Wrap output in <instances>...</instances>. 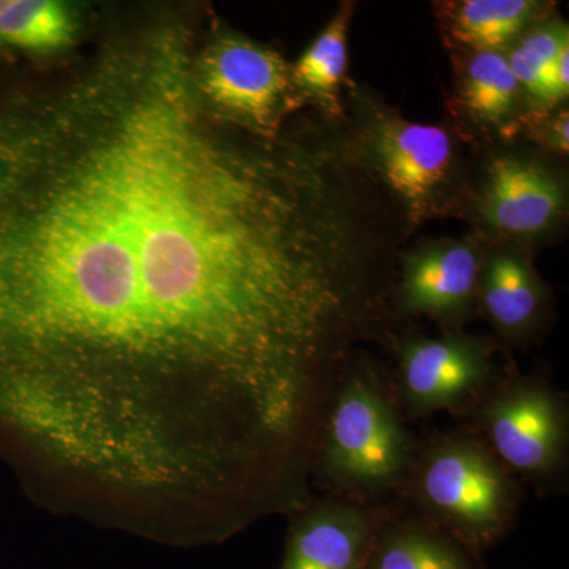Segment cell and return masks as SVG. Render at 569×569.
<instances>
[{"mask_svg":"<svg viewBox=\"0 0 569 569\" xmlns=\"http://www.w3.org/2000/svg\"><path fill=\"white\" fill-rule=\"evenodd\" d=\"M197 52L151 22L0 102V432L121 488L295 451L358 302L335 160L213 110Z\"/></svg>","mask_w":569,"mask_h":569,"instance_id":"1","label":"cell"},{"mask_svg":"<svg viewBox=\"0 0 569 569\" xmlns=\"http://www.w3.org/2000/svg\"><path fill=\"white\" fill-rule=\"evenodd\" d=\"M419 501L452 537L481 552L498 541L515 515V485L478 441L452 438L427 452L418 468Z\"/></svg>","mask_w":569,"mask_h":569,"instance_id":"2","label":"cell"},{"mask_svg":"<svg viewBox=\"0 0 569 569\" xmlns=\"http://www.w3.org/2000/svg\"><path fill=\"white\" fill-rule=\"evenodd\" d=\"M410 440L373 381L355 377L340 389L325 445V470L348 489L377 490L402 477Z\"/></svg>","mask_w":569,"mask_h":569,"instance_id":"3","label":"cell"},{"mask_svg":"<svg viewBox=\"0 0 569 569\" xmlns=\"http://www.w3.org/2000/svg\"><path fill=\"white\" fill-rule=\"evenodd\" d=\"M197 84L213 110L263 137L279 134L291 70L279 52L220 33L194 58Z\"/></svg>","mask_w":569,"mask_h":569,"instance_id":"4","label":"cell"},{"mask_svg":"<svg viewBox=\"0 0 569 569\" xmlns=\"http://www.w3.org/2000/svg\"><path fill=\"white\" fill-rule=\"evenodd\" d=\"M482 419L493 451L515 470L545 477L563 463L567 411L549 388L518 383L503 389L485 407Z\"/></svg>","mask_w":569,"mask_h":569,"instance_id":"5","label":"cell"},{"mask_svg":"<svg viewBox=\"0 0 569 569\" xmlns=\"http://www.w3.org/2000/svg\"><path fill=\"white\" fill-rule=\"evenodd\" d=\"M373 157L388 186L415 217L436 200L452 164L447 130L399 118H378L370 130Z\"/></svg>","mask_w":569,"mask_h":569,"instance_id":"6","label":"cell"},{"mask_svg":"<svg viewBox=\"0 0 569 569\" xmlns=\"http://www.w3.org/2000/svg\"><path fill=\"white\" fill-rule=\"evenodd\" d=\"M489 369L488 350L477 340H413L400 359L403 399L419 413L456 406L482 387Z\"/></svg>","mask_w":569,"mask_h":569,"instance_id":"7","label":"cell"},{"mask_svg":"<svg viewBox=\"0 0 569 569\" xmlns=\"http://www.w3.org/2000/svg\"><path fill=\"white\" fill-rule=\"evenodd\" d=\"M563 200L559 183L538 164L497 157L489 163L479 212L500 233L537 234L560 216Z\"/></svg>","mask_w":569,"mask_h":569,"instance_id":"8","label":"cell"},{"mask_svg":"<svg viewBox=\"0 0 569 569\" xmlns=\"http://www.w3.org/2000/svg\"><path fill=\"white\" fill-rule=\"evenodd\" d=\"M376 533L361 509L321 505L296 520L280 569H366Z\"/></svg>","mask_w":569,"mask_h":569,"instance_id":"9","label":"cell"},{"mask_svg":"<svg viewBox=\"0 0 569 569\" xmlns=\"http://www.w3.org/2000/svg\"><path fill=\"white\" fill-rule=\"evenodd\" d=\"M479 258L463 242L411 254L403 272V305L410 312L452 317L470 305L478 284Z\"/></svg>","mask_w":569,"mask_h":569,"instance_id":"10","label":"cell"},{"mask_svg":"<svg viewBox=\"0 0 569 569\" xmlns=\"http://www.w3.org/2000/svg\"><path fill=\"white\" fill-rule=\"evenodd\" d=\"M366 569H485L478 550L443 529L396 523L378 530Z\"/></svg>","mask_w":569,"mask_h":569,"instance_id":"11","label":"cell"},{"mask_svg":"<svg viewBox=\"0 0 569 569\" xmlns=\"http://www.w3.org/2000/svg\"><path fill=\"white\" fill-rule=\"evenodd\" d=\"M481 291L486 312L501 331L518 335L537 320L541 287L529 266L515 254L501 253L490 260Z\"/></svg>","mask_w":569,"mask_h":569,"instance_id":"12","label":"cell"},{"mask_svg":"<svg viewBox=\"0 0 569 569\" xmlns=\"http://www.w3.org/2000/svg\"><path fill=\"white\" fill-rule=\"evenodd\" d=\"M77 24L69 7L52 0H0V44L52 51L73 40Z\"/></svg>","mask_w":569,"mask_h":569,"instance_id":"13","label":"cell"},{"mask_svg":"<svg viewBox=\"0 0 569 569\" xmlns=\"http://www.w3.org/2000/svg\"><path fill=\"white\" fill-rule=\"evenodd\" d=\"M350 17L351 6H343L291 70V81L298 88L335 112L340 110V86L347 73Z\"/></svg>","mask_w":569,"mask_h":569,"instance_id":"14","label":"cell"},{"mask_svg":"<svg viewBox=\"0 0 569 569\" xmlns=\"http://www.w3.org/2000/svg\"><path fill=\"white\" fill-rule=\"evenodd\" d=\"M538 7L533 0H463L452 10V33L478 51H497L518 36Z\"/></svg>","mask_w":569,"mask_h":569,"instance_id":"15","label":"cell"},{"mask_svg":"<svg viewBox=\"0 0 569 569\" xmlns=\"http://www.w3.org/2000/svg\"><path fill=\"white\" fill-rule=\"evenodd\" d=\"M519 82L508 58L498 51H478L471 56L463 80V102L475 118L498 123L511 112Z\"/></svg>","mask_w":569,"mask_h":569,"instance_id":"16","label":"cell"},{"mask_svg":"<svg viewBox=\"0 0 569 569\" xmlns=\"http://www.w3.org/2000/svg\"><path fill=\"white\" fill-rule=\"evenodd\" d=\"M550 141H552L553 148L559 149L561 153L568 152V112L565 111L563 114L557 119L556 123H553L552 129H550Z\"/></svg>","mask_w":569,"mask_h":569,"instance_id":"17","label":"cell"}]
</instances>
